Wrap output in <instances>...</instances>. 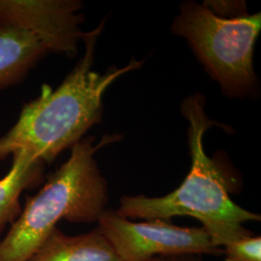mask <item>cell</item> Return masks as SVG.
Wrapping results in <instances>:
<instances>
[{"mask_svg":"<svg viewBox=\"0 0 261 261\" xmlns=\"http://www.w3.org/2000/svg\"><path fill=\"white\" fill-rule=\"evenodd\" d=\"M103 22L84 33V55L56 89L45 84L37 98L24 103L18 121L0 138V161L23 150L42 163H51L64 150L83 140L85 133L102 121L103 97L121 75L140 68L133 59L122 68L103 74L92 70L97 40Z\"/></svg>","mask_w":261,"mask_h":261,"instance_id":"obj_1","label":"cell"},{"mask_svg":"<svg viewBox=\"0 0 261 261\" xmlns=\"http://www.w3.org/2000/svg\"><path fill=\"white\" fill-rule=\"evenodd\" d=\"M181 112L189 123L188 142L192 157L185 180L167 196H122L115 212L128 220L169 221L179 216L193 217L202 224L217 248L253 235L244 224L260 221V215L244 209L230 198L223 173L204 150V134L216 123L206 115L203 96L196 93L187 97Z\"/></svg>","mask_w":261,"mask_h":261,"instance_id":"obj_2","label":"cell"},{"mask_svg":"<svg viewBox=\"0 0 261 261\" xmlns=\"http://www.w3.org/2000/svg\"><path fill=\"white\" fill-rule=\"evenodd\" d=\"M9 171L0 179V235L21 212L20 196L40 182L44 163L23 150L16 151Z\"/></svg>","mask_w":261,"mask_h":261,"instance_id":"obj_9","label":"cell"},{"mask_svg":"<svg viewBox=\"0 0 261 261\" xmlns=\"http://www.w3.org/2000/svg\"><path fill=\"white\" fill-rule=\"evenodd\" d=\"M260 29V13L224 18L206 4L192 1L180 6L171 27L229 97L246 96L256 88L252 57Z\"/></svg>","mask_w":261,"mask_h":261,"instance_id":"obj_4","label":"cell"},{"mask_svg":"<svg viewBox=\"0 0 261 261\" xmlns=\"http://www.w3.org/2000/svg\"><path fill=\"white\" fill-rule=\"evenodd\" d=\"M27 261L121 260L98 227L80 235H67L56 227Z\"/></svg>","mask_w":261,"mask_h":261,"instance_id":"obj_7","label":"cell"},{"mask_svg":"<svg viewBox=\"0 0 261 261\" xmlns=\"http://www.w3.org/2000/svg\"><path fill=\"white\" fill-rule=\"evenodd\" d=\"M47 53L46 46L28 30L0 24V91L23 82Z\"/></svg>","mask_w":261,"mask_h":261,"instance_id":"obj_8","label":"cell"},{"mask_svg":"<svg viewBox=\"0 0 261 261\" xmlns=\"http://www.w3.org/2000/svg\"><path fill=\"white\" fill-rule=\"evenodd\" d=\"M82 6L76 0H0V24L28 30L48 53L73 57L84 34Z\"/></svg>","mask_w":261,"mask_h":261,"instance_id":"obj_6","label":"cell"},{"mask_svg":"<svg viewBox=\"0 0 261 261\" xmlns=\"http://www.w3.org/2000/svg\"><path fill=\"white\" fill-rule=\"evenodd\" d=\"M146 261H202V255H177V256H158Z\"/></svg>","mask_w":261,"mask_h":261,"instance_id":"obj_11","label":"cell"},{"mask_svg":"<svg viewBox=\"0 0 261 261\" xmlns=\"http://www.w3.org/2000/svg\"><path fill=\"white\" fill-rule=\"evenodd\" d=\"M98 228L121 261H146L158 256L218 255L223 249L213 245L205 229L184 227L165 220L133 222L113 210H105Z\"/></svg>","mask_w":261,"mask_h":261,"instance_id":"obj_5","label":"cell"},{"mask_svg":"<svg viewBox=\"0 0 261 261\" xmlns=\"http://www.w3.org/2000/svg\"><path fill=\"white\" fill-rule=\"evenodd\" d=\"M225 261H261L260 236H247L224 246Z\"/></svg>","mask_w":261,"mask_h":261,"instance_id":"obj_10","label":"cell"},{"mask_svg":"<svg viewBox=\"0 0 261 261\" xmlns=\"http://www.w3.org/2000/svg\"><path fill=\"white\" fill-rule=\"evenodd\" d=\"M108 142L94 144L93 138H84L75 143L69 159L36 195L28 197L0 239V261L28 260L62 220L76 224L98 221L109 196L95 154Z\"/></svg>","mask_w":261,"mask_h":261,"instance_id":"obj_3","label":"cell"}]
</instances>
